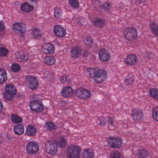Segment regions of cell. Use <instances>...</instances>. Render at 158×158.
<instances>
[{
    "mask_svg": "<svg viewBox=\"0 0 158 158\" xmlns=\"http://www.w3.org/2000/svg\"><path fill=\"white\" fill-rule=\"evenodd\" d=\"M125 38L127 41H133L136 40L138 37V32L136 28L129 27L124 29L123 32Z\"/></svg>",
    "mask_w": 158,
    "mask_h": 158,
    "instance_id": "6da1fadb",
    "label": "cell"
},
{
    "mask_svg": "<svg viewBox=\"0 0 158 158\" xmlns=\"http://www.w3.org/2000/svg\"><path fill=\"white\" fill-rule=\"evenodd\" d=\"M26 84L27 86L32 90H35L39 86V80L37 77L28 75L26 77Z\"/></svg>",
    "mask_w": 158,
    "mask_h": 158,
    "instance_id": "7a4b0ae2",
    "label": "cell"
},
{
    "mask_svg": "<svg viewBox=\"0 0 158 158\" xmlns=\"http://www.w3.org/2000/svg\"><path fill=\"white\" fill-rule=\"evenodd\" d=\"M58 143L54 140L49 141L46 144L45 150L48 154L55 155L58 151Z\"/></svg>",
    "mask_w": 158,
    "mask_h": 158,
    "instance_id": "3957f363",
    "label": "cell"
},
{
    "mask_svg": "<svg viewBox=\"0 0 158 158\" xmlns=\"http://www.w3.org/2000/svg\"><path fill=\"white\" fill-rule=\"evenodd\" d=\"M81 153V148L77 146L72 145L69 147L67 151L68 158H79Z\"/></svg>",
    "mask_w": 158,
    "mask_h": 158,
    "instance_id": "277c9868",
    "label": "cell"
},
{
    "mask_svg": "<svg viewBox=\"0 0 158 158\" xmlns=\"http://www.w3.org/2000/svg\"><path fill=\"white\" fill-rule=\"evenodd\" d=\"M29 106L32 110L37 113H41L44 110V105L40 100L32 101L30 102Z\"/></svg>",
    "mask_w": 158,
    "mask_h": 158,
    "instance_id": "5b68a950",
    "label": "cell"
},
{
    "mask_svg": "<svg viewBox=\"0 0 158 158\" xmlns=\"http://www.w3.org/2000/svg\"><path fill=\"white\" fill-rule=\"evenodd\" d=\"M107 72L106 70L103 69H100L93 79L96 83L99 84L105 81L107 78Z\"/></svg>",
    "mask_w": 158,
    "mask_h": 158,
    "instance_id": "8992f818",
    "label": "cell"
},
{
    "mask_svg": "<svg viewBox=\"0 0 158 158\" xmlns=\"http://www.w3.org/2000/svg\"><path fill=\"white\" fill-rule=\"evenodd\" d=\"M108 144L111 148H121L122 144V141L120 138L112 137L108 139Z\"/></svg>",
    "mask_w": 158,
    "mask_h": 158,
    "instance_id": "52a82bcc",
    "label": "cell"
},
{
    "mask_svg": "<svg viewBox=\"0 0 158 158\" xmlns=\"http://www.w3.org/2000/svg\"><path fill=\"white\" fill-rule=\"evenodd\" d=\"M76 95L77 97L80 98H82L83 99H87L90 98L91 96V93L87 89L84 88H80L77 89L76 92Z\"/></svg>",
    "mask_w": 158,
    "mask_h": 158,
    "instance_id": "ba28073f",
    "label": "cell"
},
{
    "mask_svg": "<svg viewBox=\"0 0 158 158\" xmlns=\"http://www.w3.org/2000/svg\"><path fill=\"white\" fill-rule=\"evenodd\" d=\"M41 49L43 53L46 54H51L54 53L55 47L53 44L50 42L44 43L41 46Z\"/></svg>",
    "mask_w": 158,
    "mask_h": 158,
    "instance_id": "9c48e42d",
    "label": "cell"
},
{
    "mask_svg": "<svg viewBox=\"0 0 158 158\" xmlns=\"http://www.w3.org/2000/svg\"><path fill=\"white\" fill-rule=\"evenodd\" d=\"M98 55L100 60L103 62H108L110 60L111 58L110 52L104 48L101 49L100 50L98 53Z\"/></svg>",
    "mask_w": 158,
    "mask_h": 158,
    "instance_id": "30bf717a",
    "label": "cell"
},
{
    "mask_svg": "<svg viewBox=\"0 0 158 158\" xmlns=\"http://www.w3.org/2000/svg\"><path fill=\"white\" fill-rule=\"evenodd\" d=\"M27 152L29 154H35L39 150L38 143L35 141H31L28 143L26 147Z\"/></svg>",
    "mask_w": 158,
    "mask_h": 158,
    "instance_id": "8fae6325",
    "label": "cell"
},
{
    "mask_svg": "<svg viewBox=\"0 0 158 158\" xmlns=\"http://www.w3.org/2000/svg\"><path fill=\"white\" fill-rule=\"evenodd\" d=\"M12 28L14 31L20 34H25L27 31V26L24 23L21 22L14 23Z\"/></svg>",
    "mask_w": 158,
    "mask_h": 158,
    "instance_id": "7c38bea8",
    "label": "cell"
},
{
    "mask_svg": "<svg viewBox=\"0 0 158 158\" xmlns=\"http://www.w3.org/2000/svg\"><path fill=\"white\" fill-rule=\"evenodd\" d=\"M143 113L142 110L139 108H133L132 110L131 116L133 120L135 121H140L142 120L143 117Z\"/></svg>",
    "mask_w": 158,
    "mask_h": 158,
    "instance_id": "4fadbf2b",
    "label": "cell"
},
{
    "mask_svg": "<svg viewBox=\"0 0 158 158\" xmlns=\"http://www.w3.org/2000/svg\"><path fill=\"white\" fill-rule=\"evenodd\" d=\"M137 62V57L135 54H128L124 60V63L128 66H134Z\"/></svg>",
    "mask_w": 158,
    "mask_h": 158,
    "instance_id": "5bb4252c",
    "label": "cell"
},
{
    "mask_svg": "<svg viewBox=\"0 0 158 158\" xmlns=\"http://www.w3.org/2000/svg\"><path fill=\"white\" fill-rule=\"evenodd\" d=\"M53 32L56 36L60 38H63L66 36V29L61 26L57 25L53 28Z\"/></svg>",
    "mask_w": 158,
    "mask_h": 158,
    "instance_id": "9a60e30c",
    "label": "cell"
},
{
    "mask_svg": "<svg viewBox=\"0 0 158 158\" xmlns=\"http://www.w3.org/2000/svg\"><path fill=\"white\" fill-rule=\"evenodd\" d=\"M74 93L73 89L70 86H67L63 88L61 90V95L63 97L68 98L72 96Z\"/></svg>",
    "mask_w": 158,
    "mask_h": 158,
    "instance_id": "2e32d148",
    "label": "cell"
},
{
    "mask_svg": "<svg viewBox=\"0 0 158 158\" xmlns=\"http://www.w3.org/2000/svg\"><path fill=\"white\" fill-rule=\"evenodd\" d=\"M82 49L77 46L73 47L70 51V55L73 58L77 59L79 58L82 54Z\"/></svg>",
    "mask_w": 158,
    "mask_h": 158,
    "instance_id": "e0dca14e",
    "label": "cell"
},
{
    "mask_svg": "<svg viewBox=\"0 0 158 158\" xmlns=\"http://www.w3.org/2000/svg\"><path fill=\"white\" fill-rule=\"evenodd\" d=\"M99 68L97 67L94 68H87L86 69V72L87 75H88L90 78L94 79L97 74L98 71L99 70Z\"/></svg>",
    "mask_w": 158,
    "mask_h": 158,
    "instance_id": "ac0fdd59",
    "label": "cell"
},
{
    "mask_svg": "<svg viewBox=\"0 0 158 158\" xmlns=\"http://www.w3.org/2000/svg\"><path fill=\"white\" fill-rule=\"evenodd\" d=\"M16 59L18 61L21 62L25 63L27 62L29 58L28 54L26 52H19L18 55H16Z\"/></svg>",
    "mask_w": 158,
    "mask_h": 158,
    "instance_id": "d6986e66",
    "label": "cell"
},
{
    "mask_svg": "<svg viewBox=\"0 0 158 158\" xmlns=\"http://www.w3.org/2000/svg\"><path fill=\"white\" fill-rule=\"evenodd\" d=\"M31 34L32 37L36 39H40L43 35V32L38 28H32Z\"/></svg>",
    "mask_w": 158,
    "mask_h": 158,
    "instance_id": "ffe728a7",
    "label": "cell"
},
{
    "mask_svg": "<svg viewBox=\"0 0 158 158\" xmlns=\"http://www.w3.org/2000/svg\"><path fill=\"white\" fill-rule=\"evenodd\" d=\"M34 9V6L28 2H24L21 5V9L23 12H25V13H30Z\"/></svg>",
    "mask_w": 158,
    "mask_h": 158,
    "instance_id": "44dd1931",
    "label": "cell"
},
{
    "mask_svg": "<svg viewBox=\"0 0 158 158\" xmlns=\"http://www.w3.org/2000/svg\"><path fill=\"white\" fill-rule=\"evenodd\" d=\"M5 92L14 96L17 93V90L14 84H8L5 87Z\"/></svg>",
    "mask_w": 158,
    "mask_h": 158,
    "instance_id": "7402d4cb",
    "label": "cell"
},
{
    "mask_svg": "<svg viewBox=\"0 0 158 158\" xmlns=\"http://www.w3.org/2000/svg\"><path fill=\"white\" fill-rule=\"evenodd\" d=\"M95 155L94 150L91 148H87L84 150L82 154L83 158H93Z\"/></svg>",
    "mask_w": 158,
    "mask_h": 158,
    "instance_id": "603a6c76",
    "label": "cell"
},
{
    "mask_svg": "<svg viewBox=\"0 0 158 158\" xmlns=\"http://www.w3.org/2000/svg\"><path fill=\"white\" fill-rule=\"evenodd\" d=\"M135 81L134 74H129L127 75L124 79V83L127 86H131Z\"/></svg>",
    "mask_w": 158,
    "mask_h": 158,
    "instance_id": "cb8c5ba5",
    "label": "cell"
},
{
    "mask_svg": "<svg viewBox=\"0 0 158 158\" xmlns=\"http://www.w3.org/2000/svg\"><path fill=\"white\" fill-rule=\"evenodd\" d=\"M94 25L97 28H102L105 26V22L103 19L97 18L93 21Z\"/></svg>",
    "mask_w": 158,
    "mask_h": 158,
    "instance_id": "d4e9b609",
    "label": "cell"
},
{
    "mask_svg": "<svg viewBox=\"0 0 158 158\" xmlns=\"http://www.w3.org/2000/svg\"><path fill=\"white\" fill-rule=\"evenodd\" d=\"M44 63L49 66L54 65L56 63V59L53 56L46 57L44 59Z\"/></svg>",
    "mask_w": 158,
    "mask_h": 158,
    "instance_id": "484cf974",
    "label": "cell"
},
{
    "mask_svg": "<svg viewBox=\"0 0 158 158\" xmlns=\"http://www.w3.org/2000/svg\"><path fill=\"white\" fill-rule=\"evenodd\" d=\"M37 133V129L34 126L32 125H29L27 127L26 130V134L28 136H32Z\"/></svg>",
    "mask_w": 158,
    "mask_h": 158,
    "instance_id": "4316f807",
    "label": "cell"
},
{
    "mask_svg": "<svg viewBox=\"0 0 158 158\" xmlns=\"http://www.w3.org/2000/svg\"><path fill=\"white\" fill-rule=\"evenodd\" d=\"M14 132L18 135H22L24 132V127L22 124L18 125L14 128Z\"/></svg>",
    "mask_w": 158,
    "mask_h": 158,
    "instance_id": "83f0119b",
    "label": "cell"
},
{
    "mask_svg": "<svg viewBox=\"0 0 158 158\" xmlns=\"http://www.w3.org/2000/svg\"><path fill=\"white\" fill-rule=\"evenodd\" d=\"M149 27L152 34L158 37V25L157 23L155 22H151Z\"/></svg>",
    "mask_w": 158,
    "mask_h": 158,
    "instance_id": "f1b7e54d",
    "label": "cell"
},
{
    "mask_svg": "<svg viewBox=\"0 0 158 158\" xmlns=\"http://www.w3.org/2000/svg\"><path fill=\"white\" fill-rule=\"evenodd\" d=\"M0 82L1 84L6 82L8 79L7 72L3 69H1L0 70Z\"/></svg>",
    "mask_w": 158,
    "mask_h": 158,
    "instance_id": "f546056e",
    "label": "cell"
},
{
    "mask_svg": "<svg viewBox=\"0 0 158 158\" xmlns=\"http://www.w3.org/2000/svg\"><path fill=\"white\" fill-rule=\"evenodd\" d=\"M137 155L138 158H146L149 156V154L147 150L141 149L138 152Z\"/></svg>",
    "mask_w": 158,
    "mask_h": 158,
    "instance_id": "4dcf8cb0",
    "label": "cell"
},
{
    "mask_svg": "<svg viewBox=\"0 0 158 158\" xmlns=\"http://www.w3.org/2000/svg\"><path fill=\"white\" fill-rule=\"evenodd\" d=\"M63 16V11L62 9L60 8L56 7L54 8V17L56 19L61 18Z\"/></svg>",
    "mask_w": 158,
    "mask_h": 158,
    "instance_id": "1f68e13d",
    "label": "cell"
},
{
    "mask_svg": "<svg viewBox=\"0 0 158 158\" xmlns=\"http://www.w3.org/2000/svg\"><path fill=\"white\" fill-rule=\"evenodd\" d=\"M149 94L154 99L158 100V89L151 88L149 90Z\"/></svg>",
    "mask_w": 158,
    "mask_h": 158,
    "instance_id": "d6a6232c",
    "label": "cell"
},
{
    "mask_svg": "<svg viewBox=\"0 0 158 158\" xmlns=\"http://www.w3.org/2000/svg\"><path fill=\"white\" fill-rule=\"evenodd\" d=\"M12 121L16 124H20L22 121V118L17 115L12 114L11 117Z\"/></svg>",
    "mask_w": 158,
    "mask_h": 158,
    "instance_id": "836d02e7",
    "label": "cell"
},
{
    "mask_svg": "<svg viewBox=\"0 0 158 158\" xmlns=\"http://www.w3.org/2000/svg\"><path fill=\"white\" fill-rule=\"evenodd\" d=\"M11 70L14 72H20L21 69V66L17 63H13L11 66Z\"/></svg>",
    "mask_w": 158,
    "mask_h": 158,
    "instance_id": "e575fe53",
    "label": "cell"
},
{
    "mask_svg": "<svg viewBox=\"0 0 158 158\" xmlns=\"http://www.w3.org/2000/svg\"><path fill=\"white\" fill-rule=\"evenodd\" d=\"M45 127L46 128L50 131L53 130L56 128L55 124L52 121H48L46 124Z\"/></svg>",
    "mask_w": 158,
    "mask_h": 158,
    "instance_id": "d590c367",
    "label": "cell"
},
{
    "mask_svg": "<svg viewBox=\"0 0 158 158\" xmlns=\"http://www.w3.org/2000/svg\"><path fill=\"white\" fill-rule=\"evenodd\" d=\"M100 7L101 9H103L104 10L109 11L111 8V4L110 2L106 1L102 4Z\"/></svg>",
    "mask_w": 158,
    "mask_h": 158,
    "instance_id": "8d00e7d4",
    "label": "cell"
},
{
    "mask_svg": "<svg viewBox=\"0 0 158 158\" xmlns=\"http://www.w3.org/2000/svg\"><path fill=\"white\" fill-rule=\"evenodd\" d=\"M68 2L73 8H77L79 6V2L77 0H69Z\"/></svg>",
    "mask_w": 158,
    "mask_h": 158,
    "instance_id": "74e56055",
    "label": "cell"
},
{
    "mask_svg": "<svg viewBox=\"0 0 158 158\" xmlns=\"http://www.w3.org/2000/svg\"><path fill=\"white\" fill-rule=\"evenodd\" d=\"M152 117L155 121L158 122V107H155L152 109Z\"/></svg>",
    "mask_w": 158,
    "mask_h": 158,
    "instance_id": "f35d334b",
    "label": "cell"
},
{
    "mask_svg": "<svg viewBox=\"0 0 158 158\" xmlns=\"http://www.w3.org/2000/svg\"><path fill=\"white\" fill-rule=\"evenodd\" d=\"M97 123L100 126H103L106 124V118L104 117H100L97 120Z\"/></svg>",
    "mask_w": 158,
    "mask_h": 158,
    "instance_id": "ab89813d",
    "label": "cell"
},
{
    "mask_svg": "<svg viewBox=\"0 0 158 158\" xmlns=\"http://www.w3.org/2000/svg\"><path fill=\"white\" fill-rule=\"evenodd\" d=\"M110 158H120L121 157V154L117 151H113L110 154Z\"/></svg>",
    "mask_w": 158,
    "mask_h": 158,
    "instance_id": "60d3db41",
    "label": "cell"
},
{
    "mask_svg": "<svg viewBox=\"0 0 158 158\" xmlns=\"http://www.w3.org/2000/svg\"><path fill=\"white\" fill-rule=\"evenodd\" d=\"M84 42L86 45L90 46L93 44V39L91 37H87L85 39Z\"/></svg>",
    "mask_w": 158,
    "mask_h": 158,
    "instance_id": "b9f144b4",
    "label": "cell"
},
{
    "mask_svg": "<svg viewBox=\"0 0 158 158\" xmlns=\"http://www.w3.org/2000/svg\"><path fill=\"white\" fill-rule=\"evenodd\" d=\"M9 51L7 48H1L0 49V55L1 57H5L8 54Z\"/></svg>",
    "mask_w": 158,
    "mask_h": 158,
    "instance_id": "7bdbcfd3",
    "label": "cell"
},
{
    "mask_svg": "<svg viewBox=\"0 0 158 158\" xmlns=\"http://www.w3.org/2000/svg\"><path fill=\"white\" fill-rule=\"evenodd\" d=\"M3 97L7 100L10 101L13 99L14 97V95L5 92L3 93Z\"/></svg>",
    "mask_w": 158,
    "mask_h": 158,
    "instance_id": "ee69618b",
    "label": "cell"
},
{
    "mask_svg": "<svg viewBox=\"0 0 158 158\" xmlns=\"http://www.w3.org/2000/svg\"><path fill=\"white\" fill-rule=\"evenodd\" d=\"M66 144V141L63 137H62L59 141V145L61 148L65 147Z\"/></svg>",
    "mask_w": 158,
    "mask_h": 158,
    "instance_id": "f6af8a7d",
    "label": "cell"
},
{
    "mask_svg": "<svg viewBox=\"0 0 158 158\" xmlns=\"http://www.w3.org/2000/svg\"><path fill=\"white\" fill-rule=\"evenodd\" d=\"M67 77L66 75H63L60 77V81L62 83H65L66 82H67Z\"/></svg>",
    "mask_w": 158,
    "mask_h": 158,
    "instance_id": "bcb514c9",
    "label": "cell"
},
{
    "mask_svg": "<svg viewBox=\"0 0 158 158\" xmlns=\"http://www.w3.org/2000/svg\"><path fill=\"white\" fill-rule=\"evenodd\" d=\"M0 28H1V31L2 32L5 29V26L4 23L2 22V21H1V24H0Z\"/></svg>",
    "mask_w": 158,
    "mask_h": 158,
    "instance_id": "7dc6e473",
    "label": "cell"
},
{
    "mask_svg": "<svg viewBox=\"0 0 158 158\" xmlns=\"http://www.w3.org/2000/svg\"><path fill=\"white\" fill-rule=\"evenodd\" d=\"M108 122L109 124H110L112 125L114 124V121H113V119L112 118L108 117Z\"/></svg>",
    "mask_w": 158,
    "mask_h": 158,
    "instance_id": "c3c4849f",
    "label": "cell"
},
{
    "mask_svg": "<svg viewBox=\"0 0 158 158\" xmlns=\"http://www.w3.org/2000/svg\"><path fill=\"white\" fill-rule=\"evenodd\" d=\"M1 110H2V108H3V104H2V102L1 103Z\"/></svg>",
    "mask_w": 158,
    "mask_h": 158,
    "instance_id": "681fc988",
    "label": "cell"
}]
</instances>
